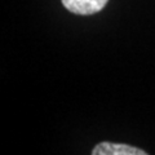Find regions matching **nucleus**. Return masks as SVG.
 Instances as JSON below:
<instances>
[{
    "mask_svg": "<svg viewBox=\"0 0 155 155\" xmlns=\"http://www.w3.org/2000/svg\"><path fill=\"white\" fill-rule=\"evenodd\" d=\"M61 2L71 13L79 16H91L104 9L109 0H61Z\"/></svg>",
    "mask_w": 155,
    "mask_h": 155,
    "instance_id": "1",
    "label": "nucleus"
},
{
    "mask_svg": "<svg viewBox=\"0 0 155 155\" xmlns=\"http://www.w3.org/2000/svg\"><path fill=\"white\" fill-rule=\"evenodd\" d=\"M93 155H146L141 149L129 146L124 143H111L101 142L93 149Z\"/></svg>",
    "mask_w": 155,
    "mask_h": 155,
    "instance_id": "2",
    "label": "nucleus"
}]
</instances>
